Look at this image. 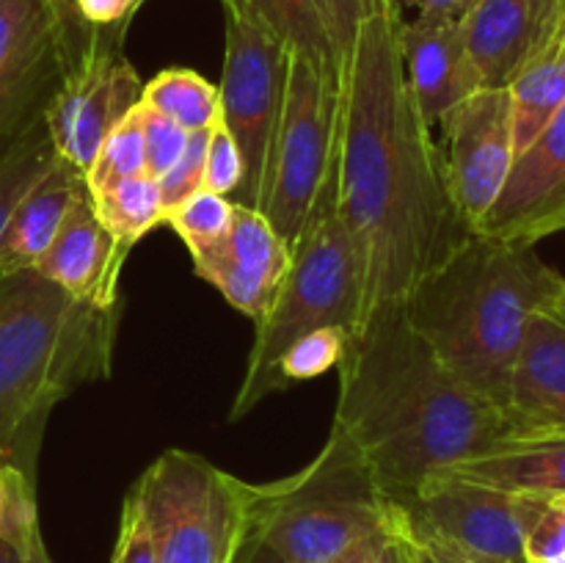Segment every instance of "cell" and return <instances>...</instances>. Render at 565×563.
<instances>
[{
	"instance_id": "6da1fadb",
	"label": "cell",
	"mask_w": 565,
	"mask_h": 563,
	"mask_svg": "<svg viewBox=\"0 0 565 563\" xmlns=\"http://www.w3.org/2000/svg\"><path fill=\"white\" fill-rule=\"evenodd\" d=\"M401 22L395 6L362 20L340 70L337 210L362 252L367 315L406 301L472 235L408 92Z\"/></svg>"
},
{
	"instance_id": "7a4b0ae2",
	"label": "cell",
	"mask_w": 565,
	"mask_h": 563,
	"mask_svg": "<svg viewBox=\"0 0 565 563\" xmlns=\"http://www.w3.org/2000/svg\"><path fill=\"white\" fill-rule=\"evenodd\" d=\"M337 370L334 425L351 436L390 500L441 469L530 439L511 408L469 390L441 364L403 304L375 307Z\"/></svg>"
},
{
	"instance_id": "3957f363",
	"label": "cell",
	"mask_w": 565,
	"mask_h": 563,
	"mask_svg": "<svg viewBox=\"0 0 565 563\" xmlns=\"http://www.w3.org/2000/svg\"><path fill=\"white\" fill-rule=\"evenodd\" d=\"M565 276L535 246L472 235L406 296L412 329L469 390L508 408L533 312H552Z\"/></svg>"
},
{
	"instance_id": "277c9868",
	"label": "cell",
	"mask_w": 565,
	"mask_h": 563,
	"mask_svg": "<svg viewBox=\"0 0 565 563\" xmlns=\"http://www.w3.org/2000/svg\"><path fill=\"white\" fill-rule=\"evenodd\" d=\"M116 323L119 304L70 296L36 268L0 274V461L33 475L50 412L110 375Z\"/></svg>"
},
{
	"instance_id": "5b68a950",
	"label": "cell",
	"mask_w": 565,
	"mask_h": 563,
	"mask_svg": "<svg viewBox=\"0 0 565 563\" xmlns=\"http://www.w3.org/2000/svg\"><path fill=\"white\" fill-rule=\"evenodd\" d=\"M367 320V282L359 243L337 210V177L320 196L307 230L290 252V268L257 320L246 375L232 403V419H241L257 403L274 395V370L281 353L315 329L337 326L356 334Z\"/></svg>"
},
{
	"instance_id": "8992f818",
	"label": "cell",
	"mask_w": 565,
	"mask_h": 563,
	"mask_svg": "<svg viewBox=\"0 0 565 563\" xmlns=\"http://www.w3.org/2000/svg\"><path fill=\"white\" fill-rule=\"evenodd\" d=\"M390 524V497L342 428L287 478L248 484L252 539L287 563H329Z\"/></svg>"
},
{
	"instance_id": "52a82bcc",
	"label": "cell",
	"mask_w": 565,
	"mask_h": 563,
	"mask_svg": "<svg viewBox=\"0 0 565 563\" xmlns=\"http://www.w3.org/2000/svg\"><path fill=\"white\" fill-rule=\"evenodd\" d=\"M337 147L340 75L290 50L285 97L259 196V213L290 252L337 177Z\"/></svg>"
},
{
	"instance_id": "ba28073f",
	"label": "cell",
	"mask_w": 565,
	"mask_h": 563,
	"mask_svg": "<svg viewBox=\"0 0 565 563\" xmlns=\"http://www.w3.org/2000/svg\"><path fill=\"white\" fill-rule=\"evenodd\" d=\"M132 491L152 528L158 563L235 561L248 530V480L174 447Z\"/></svg>"
},
{
	"instance_id": "9c48e42d",
	"label": "cell",
	"mask_w": 565,
	"mask_h": 563,
	"mask_svg": "<svg viewBox=\"0 0 565 563\" xmlns=\"http://www.w3.org/2000/svg\"><path fill=\"white\" fill-rule=\"evenodd\" d=\"M539 497L491 489L436 472L412 495L390 500L392 524L467 563H527L524 535Z\"/></svg>"
},
{
	"instance_id": "30bf717a",
	"label": "cell",
	"mask_w": 565,
	"mask_h": 563,
	"mask_svg": "<svg viewBox=\"0 0 565 563\" xmlns=\"http://www.w3.org/2000/svg\"><path fill=\"white\" fill-rule=\"evenodd\" d=\"M290 50L252 17L226 11L224 77L218 83L221 116L243 158V182L235 202L259 210L265 166L279 121Z\"/></svg>"
},
{
	"instance_id": "8fae6325",
	"label": "cell",
	"mask_w": 565,
	"mask_h": 563,
	"mask_svg": "<svg viewBox=\"0 0 565 563\" xmlns=\"http://www.w3.org/2000/svg\"><path fill=\"white\" fill-rule=\"evenodd\" d=\"M119 31H97L44 110L55 155L86 174L108 132L143 99V81L121 53Z\"/></svg>"
},
{
	"instance_id": "7c38bea8",
	"label": "cell",
	"mask_w": 565,
	"mask_h": 563,
	"mask_svg": "<svg viewBox=\"0 0 565 563\" xmlns=\"http://www.w3.org/2000/svg\"><path fill=\"white\" fill-rule=\"evenodd\" d=\"M439 130L445 136L441 160L452 202L475 232L500 196L516 158L511 94L508 88H478L445 116Z\"/></svg>"
},
{
	"instance_id": "4fadbf2b",
	"label": "cell",
	"mask_w": 565,
	"mask_h": 563,
	"mask_svg": "<svg viewBox=\"0 0 565 563\" xmlns=\"http://www.w3.org/2000/svg\"><path fill=\"white\" fill-rule=\"evenodd\" d=\"M61 81V39L47 3L0 0V152L44 121Z\"/></svg>"
},
{
	"instance_id": "5bb4252c",
	"label": "cell",
	"mask_w": 565,
	"mask_h": 563,
	"mask_svg": "<svg viewBox=\"0 0 565 563\" xmlns=\"http://www.w3.org/2000/svg\"><path fill=\"white\" fill-rule=\"evenodd\" d=\"M565 230V105L527 149L475 232L491 241L535 246Z\"/></svg>"
},
{
	"instance_id": "9a60e30c",
	"label": "cell",
	"mask_w": 565,
	"mask_h": 563,
	"mask_svg": "<svg viewBox=\"0 0 565 563\" xmlns=\"http://www.w3.org/2000/svg\"><path fill=\"white\" fill-rule=\"evenodd\" d=\"M191 259L199 279L210 282L237 312L257 323L285 282L290 248L259 210L235 202L226 235L207 252L191 254Z\"/></svg>"
},
{
	"instance_id": "2e32d148",
	"label": "cell",
	"mask_w": 565,
	"mask_h": 563,
	"mask_svg": "<svg viewBox=\"0 0 565 563\" xmlns=\"http://www.w3.org/2000/svg\"><path fill=\"white\" fill-rule=\"evenodd\" d=\"M565 0H478L461 33L483 88H508L513 77L563 36Z\"/></svg>"
},
{
	"instance_id": "e0dca14e",
	"label": "cell",
	"mask_w": 565,
	"mask_h": 563,
	"mask_svg": "<svg viewBox=\"0 0 565 563\" xmlns=\"http://www.w3.org/2000/svg\"><path fill=\"white\" fill-rule=\"evenodd\" d=\"M401 59L408 92L430 130H436L456 105L483 88L463 42L461 20L450 17L403 20Z\"/></svg>"
},
{
	"instance_id": "ac0fdd59",
	"label": "cell",
	"mask_w": 565,
	"mask_h": 563,
	"mask_svg": "<svg viewBox=\"0 0 565 563\" xmlns=\"http://www.w3.org/2000/svg\"><path fill=\"white\" fill-rule=\"evenodd\" d=\"M125 263L127 252L97 219L92 191L86 185L72 202L64 224L36 263V270L44 279L64 287L70 296L99 307H116Z\"/></svg>"
},
{
	"instance_id": "d6986e66",
	"label": "cell",
	"mask_w": 565,
	"mask_h": 563,
	"mask_svg": "<svg viewBox=\"0 0 565 563\" xmlns=\"http://www.w3.org/2000/svg\"><path fill=\"white\" fill-rule=\"evenodd\" d=\"M508 408L530 439L565 436V320L555 312L530 315Z\"/></svg>"
},
{
	"instance_id": "ffe728a7",
	"label": "cell",
	"mask_w": 565,
	"mask_h": 563,
	"mask_svg": "<svg viewBox=\"0 0 565 563\" xmlns=\"http://www.w3.org/2000/svg\"><path fill=\"white\" fill-rule=\"evenodd\" d=\"M83 188L86 174L55 158L47 174L20 199L0 235V274L36 268Z\"/></svg>"
},
{
	"instance_id": "44dd1931",
	"label": "cell",
	"mask_w": 565,
	"mask_h": 563,
	"mask_svg": "<svg viewBox=\"0 0 565 563\" xmlns=\"http://www.w3.org/2000/svg\"><path fill=\"white\" fill-rule=\"evenodd\" d=\"M445 472L491 489L530 497H563L565 495V436H541V439L519 442L491 456L469 458Z\"/></svg>"
},
{
	"instance_id": "7402d4cb",
	"label": "cell",
	"mask_w": 565,
	"mask_h": 563,
	"mask_svg": "<svg viewBox=\"0 0 565 563\" xmlns=\"http://www.w3.org/2000/svg\"><path fill=\"white\" fill-rule=\"evenodd\" d=\"M516 155L527 149L565 105V42H552L508 86Z\"/></svg>"
},
{
	"instance_id": "603a6c76",
	"label": "cell",
	"mask_w": 565,
	"mask_h": 563,
	"mask_svg": "<svg viewBox=\"0 0 565 563\" xmlns=\"http://www.w3.org/2000/svg\"><path fill=\"white\" fill-rule=\"evenodd\" d=\"M221 3H224V11L252 17L287 50L331 66L340 75L329 33L312 0H221Z\"/></svg>"
},
{
	"instance_id": "cb8c5ba5",
	"label": "cell",
	"mask_w": 565,
	"mask_h": 563,
	"mask_svg": "<svg viewBox=\"0 0 565 563\" xmlns=\"http://www.w3.org/2000/svg\"><path fill=\"white\" fill-rule=\"evenodd\" d=\"M92 202L97 210V219L103 221L105 230L116 237V243L127 254L147 232H152L154 226L166 221L160 185L149 174L127 177V180L114 182L103 191H94Z\"/></svg>"
},
{
	"instance_id": "d4e9b609",
	"label": "cell",
	"mask_w": 565,
	"mask_h": 563,
	"mask_svg": "<svg viewBox=\"0 0 565 563\" xmlns=\"http://www.w3.org/2000/svg\"><path fill=\"white\" fill-rule=\"evenodd\" d=\"M143 105L160 110L188 132L213 130L221 116V94L215 83L193 70H163L143 83Z\"/></svg>"
},
{
	"instance_id": "484cf974",
	"label": "cell",
	"mask_w": 565,
	"mask_h": 563,
	"mask_svg": "<svg viewBox=\"0 0 565 563\" xmlns=\"http://www.w3.org/2000/svg\"><path fill=\"white\" fill-rule=\"evenodd\" d=\"M55 158L58 155H55L44 121L33 125L25 136L17 138L6 152H0V235H3L20 199L47 174Z\"/></svg>"
},
{
	"instance_id": "4316f807",
	"label": "cell",
	"mask_w": 565,
	"mask_h": 563,
	"mask_svg": "<svg viewBox=\"0 0 565 563\" xmlns=\"http://www.w3.org/2000/svg\"><path fill=\"white\" fill-rule=\"evenodd\" d=\"M348 342H351V334L345 329H337V326H326V329H315L298 337L276 362L274 392L287 390L296 381L318 379L326 370L340 368Z\"/></svg>"
},
{
	"instance_id": "83f0119b",
	"label": "cell",
	"mask_w": 565,
	"mask_h": 563,
	"mask_svg": "<svg viewBox=\"0 0 565 563\" xmlns=\"http://www.w3.org/2000/svg\"><path fill=\"white\" fill-rule=\"evenodd\" d=\"M147 174V160H143V132L138 108L127 116L125 121L108 132L103 147L94 155L92 166L86 171L88 191H103L114 182L127 180V177Z\"/></svg>"
},
{
	"instance_id": "f1b7e54d",
	"label": "cell",
	"mask_w": 565,
	"mask_h": 563,
	"mask_svg": "<svg viewBox=\"0 0 565 563\" xmlns=\"http://www.w3.org/2000/svg\"><path fill=\"white\" fill-rule=\"evenodd\" d=\"M232 210H235V202L202 188L182 204H177L166 215V224H171V230L182 237L188 252L199 254L207 252L210 246H215L226 235L232 224Z\"/></svg>"
},
{
	"instance_id": "f546056e",
	"label": "cell",
	"mask_w": 565,
	"mask_h": 563,
	"mask_svg": "<svg viewBox=\"0 0 565 563\" xmlns=\"http://www.w3.org/2000/svg\"><path fill=\"white\" fill-rule=\"evenodd\" d=\"M0 539L14 544L42 539L33 475L11 461H0Z\"/></svg>"
},
{
	"instance_id": "4dcf8cb0",
	"label": "cell",
	"mask_w": 565,
	"mask_h": 563,
	"mask_svg": "<svg viewBox=\"0 0 565 563\" xmlns=\"http://www.w3.org/2000/svg\"><path fill=\"white\" fill-rule=\"evenodd\" d=\"M138 116H141V132H143V160H147V174L160 180L166 171L174 169L177 160L185 152V144L191 132L163 116L160 110L149 108V105H138Z\"/></svg>"
},
{
	"instance_id": "1f68e13d",
	"label": "cell",
	"mask_w": 565,
	"mask_h": 563,
	"mask_svg": "<svg viewBox=\"0 0 565 563\" xmlns=\"http://www.w3.org/2000/svg\"><path fill=\"white\" fill-rule=\"evenodd\" d=\"M527 563H565V495L539 497L527 535H524Z\"/></svg>"
},
{
	"instance_id": "d6a6232c",
	"label": "cell",
	"mask_w": 565,
	"mask_h": 563,
	"mask_svg": "<svg viewBox=\"0 0 565 563\" xmlns=\"http://www.w3.org/2000/svg\"><path fill=\"white\" fill-rule=\"evenodd\" d=\"M312 3L318 9L320 20H323L326 33H329L337 66L342 70L362 20H367L375 11L386 9V6H395V0H312Z\"/></svg>"
},
{
	"instance_id": "836d02e7",
	"label": "cell",
	"mask_w": 565,
	"mask_h": 563,
	"mask_svg": "<svg viewBox=\"0 0 565 563\" xmlns=\"http://www.w3.org/2000/svg\"><path fill=\"white\" fill-rule=\"evenodd\" d=\"M207 136L210 130L191 132L185 144V152L177 160L174 169L166 171L158 180L160 199H163V213L169 215L177 204L185 202L196 191L204 188V158H207Z\"/></svg>"
},
{
	"instance_id": "e575fe53",
	"label": "cell",
	"mask_w": 565,
	"mask_h": 563,
	"mask_svg": "<svg viewBox=\"0 0 565 563\" xmlns=\"http://www.w3.org/2000/svg\"><path fill=\"white\" fill-rule=\"evenodd\" d=\"M110 563H158L152 528H149V519L143 513L141 500H138V495L132 489L125 497V506H121L119 535H116Z\"/></svg>"
},
{
	"instance_id": "d590c367",
	"label": "cell",
	"mask_w": 565,
	"mask_h": 563,
	"mask_svg": "<svg viewBox=\"0 0 565 563\" xmlns=\"http://www.w3.org/2000/svg\"><path fill=\"white\" fill-rule=\"evenodd\" d=\"M243 182V158L237 144L226 132V127L215 125L207 136V158H204V188L218 196H237Z\"/></svg>"
},
{
	"instance_id": "8d00e7d4",
	"label": "cell",
	"mask_w": 565,
	"mask_h": 563,
	"mask_svg": "<svg viewBox=\"0 0 565 563\" xmlns=\"http://www.w3.org/2000/svg\"><path fill=\"white\" fill-rule=\"evenodd\" d=\"M53 14L55 28H58L61 39V59H64V75L83 59V53L88 50L92 39L97 36V31L83 25V20L77 17L75 0H44Z\"/></svg>"
},
{
	"instance_id": "74e56055",
	"label": "cell",
	"mask_w": 565,
	"mask_h": 563,
	"mask_svg": "<svg viewBox=\"0 0 565 563\" xmlns=\"http://www.w3.org/2000/svg\"><path fill=\"white\" fill-rule=\"evenodd\" d=\"M147 0H75L77 17L83 25L92 31H119L125 33L136 14Z\"/></svg>"
},
{
	"instance_id": "f35d334b",
	"label": "cell",
	"mask_w": 565,
	"mask_h": 563,
	"mask_svg": "<svg viewBox=\"0 0 565 563\" xmlns=\"http://www.w3.org/2000/svg\"><path fill=\"white\" fill-rule=\"evenodd\" d=\"M390 522H392V508H390ZM392 530H395L397 539H401L403 557H406V563H467V561H461V557L452 555V552L430 544V541L414 539V535L403 533V530H397L395 524H392Z\"/></svg>"
},
{
	"instance_id": "ab89813d",
	"label": "cell",
	"mask_w": 565,
	"mask_h": 563,
	"mask_svg": "<svg viewBox=\"0 0 565 563\" xmlns=\"http://www.w3.org/2000/svg\"><path fill=\"white\" fill-rule=\"evenodd\" d=\"M478 0H395L397 11H414V17H450V20H463Z\"/></svg>"
},
{
	"instance_id": "60d3db41",
	"label": "cell",
	"mask_w": 565,
	"mask_h": 563,
	"mask_svg": "<svg viewBox=\"0 0 565 563\" xmlns=\"http://www.w3.org/2000/svg\"><path fill=\"white\" fill-rule=\"evenodd\" d=\"M386 535H390V524H386L384 530H379V533L367 535V539H362V541H356L353 546H348L342 555H337L334 561H329V563H375L379 561L381 546H384Z\"/></svg>"
},
{
	"instance_id": "b9f144b4",
	"label": "cell",
	"mask_w": 565,
	"mask_h": 563,
	"mask_svg": "<svg viewBox=\"0 0 565 563\" xmlns=\"http://www.w3.org/2000/svg\"><path fill=\"white\" fill-rule=\"evenodd\" d=\"M0 563H53L47 555L44 539L31 544H14V541L0 539Z\"/></svg>"
},
{
	"instance_id": "7bdbcfd3",
	"label": "cell",
	"mask_w": 565,
	"mask_h": 563,
	"mask_svg": "<svg viewBox=\"0 0 565 563\" xmlns=\"http://www.w3.org/2000/svg\"><path fill=\"white\" fill-rule=\"evenodd\" d=\"M232 563H287V561L279 555V552L270 550L268 544H263V541L252 539V535L246 533V539H243L241 550H237L235 561Z\"/></svg>"
},
{
	"instance_id": "ee69618b",
	"label": "cell",
	"mask_w": 565,
	"mask_h": 563,
	"mask_svg": "<svg viewBox=\"0 0 565 563\" xmlns=\"http://www.w3.org/2000/svg\"><path fill=\"white\" fill-rule=\"evenodd\" d=\"M375 563H406V557H403V544L401 539H397L395 530H392V522H390V535H386L384 546H381V555Z\"/></svg>"
},
{
	"instance_id": "f6af8a7d",
	"label": "cell",
	"mask_w": 565,
	"mask_h": 563,
	"mask_svg": "<svg viewBox=\"0 0 565 563\" xmlns=\"http://www.w3.org/2000/svg\"><path fill=\"white\" fill-rule=\"evenodd\" d=\"M552 312H555L561 320H565V282H563L561 293H557V301H555V307H552Z\"/></svg>"
},
{
	"instance_id": "bcb514c9",
	"label": "cell",
	"mask_w": 565,
	"mask_h": 563,
	"mask_svg": "<svg viewBox=\"0 0 565 563\" xmlns=\"http://www.w3.org/2000/svg\"><path fill=\"white\" fill-rule=\"evenodd\" d=\"M563 42H565V25H563Z\"/></svg>"
}]
</instances>
